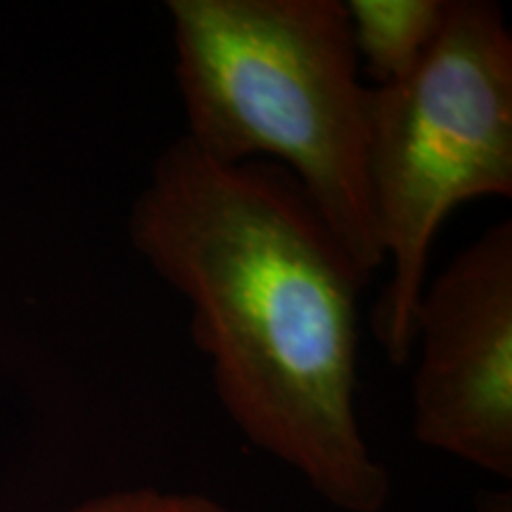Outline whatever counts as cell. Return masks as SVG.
I'll return each instance as SVG.
<instances>
[{
    "mask_svg": "<svg viewBox=\"0 0 512 512\" xmlns=\"http://www.w3.org/2000/svg\"><path fill=\"white\" fill-rule=\"evenodd\" d=\"M67 512H233L216 498L195 491H164L157 486H133L81 501Z\"/></svg>",
    "mask_w": 512,
    "mask_h": 512,
    "instance_id": "6",
    "label": "cell"
},
{
    "mask_svg": "<svg viewBox=\"0 0 512 512\" xmlns=\"http://www.w3.org/2000/svg\"><path fill=\"white\" fill-rule=\"evenodd\" d=\"M477 512H512L510 489H491L479 494Z\"/></svg>",
    "mask_w": 512,
    "mask_h": 512,
    "instance_id": "7",
    "label": "cell"
},
{
    "mask_svg": "<svg viewBox=\"0 0 512 512\" xmlns=\"http://www.w3.org/2000/svg\"><path fill=\"white\" fill-rule=\"evenodd\" d=\"M368 183L389 264L373 335L403 366L441 226L460 204L512 197V34L496 3L448 0L418 67L370 88Z\"/></svg>",
    "mask_w": 512,
    "mask_h": 512,
    "instance_id": "3",
    "label": "cell"
},
{
    "mask_svg": "<svg viewBox=\"0 0 512 512\" xmlns=\"http://www.w3.org/2000/svg\"><path fill=\"white\" fill-rule=\"evenodd\" d=\"M413 434L512 479V221H498L422 290Z\"/></svg>",
    "mask_w": 512,
    "mask_h": 512,
    "instance_id": "4",
    "label": "cell"
},
{
    "mask_svg": "<svg viewBox=\"0 0 512 512\" xmlns=\"http://www.w3.org/2000/svg\"><path fill=\"white\" fill-rule=\"evenodd\" d=\"M344 8L361 72L380 88L406 79L430 53L448 0H347Z\"/></svg>",
    "mask_w": 512,
    "mask_h": 512,
    "instance_id": "5",
    "label": "cell"
},
{
    "mask_svg": "<svg viewBox=\"0 0 512 512\" xmlns=\"http://www.w3.org/2000/svg\"><path fill=\"white\" fill-rule=\"evenodd\" d=\"M188 131L219 164L273 162L356 266H384L368 183L370 86L342 0H166Z\"/></svg>",
    "mask_w": 512,
    "mask_h": 512,
    "instance_id": "2",
    "label": "cell"
},
{
    "mask_svg": "<svg viewBox=\"0 0 512 512\" xmlns=\"http://www.w3.org/2000/svg\"><path fill=\"white\" fill-rule=\"evenodd\" d=\"M128 238L190 304L233 425L342 512H382L392 477L356 411L358 302L370 278L273 162L219 164L190 140L159 152Z\"/></svg>",
    "mask_w": 512,
    "mask_h": 512,
    "instance_id": "1",
    "label": "cell"
}]
</instances>
